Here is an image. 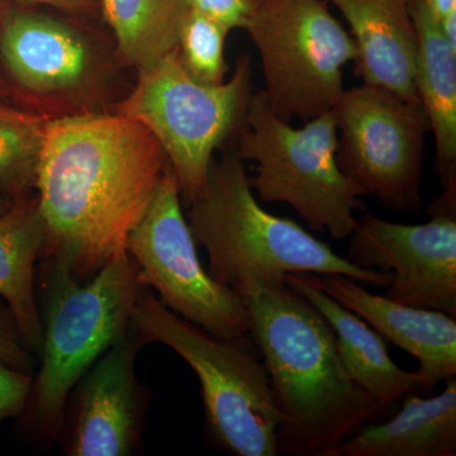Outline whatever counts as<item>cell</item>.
Masks as SVG:
<instances>
[{
  "instance_id": "6da1fadb",
  "label": "cell",
  "mask_w": 456,
  "mask_h": 456,
  "mask_svg": "<svg viewBox=\"0 0 456 456\" xmlns=\"http://www.w3.org/2000/svg\"><path fill=\"white\" fill-rule=\"evenodd\" d=\"M169 160L152 132L122 114L50 119L38 167L46 228L41 259L86 281L127 253Z\"/></svg>"
},
{
  "instance_id": "7a4b0ae2",
  "label": "cell",
  "mask_w": 456,
  "mask_h": 456,
  "mask_svg": "<svg viewBox=\"0 0 456 456\" xmlns=\"http://www.w3.org/2000/svg\"><path fill=\"white\" fill-rule=\"evenodd\" d=\"M274 395L278 455L330 456L384 413L350 377L325 317L285 281L233 284Z\"/></svg>"
},
{
  "instance_id": "3957f363",
  "label": "cell",
  "mask_w": 456,
  "mask_h": 456,
  "mask_svg": "<svg viewBox=\"0 0 456 456\" xmlns=\"http://www.w3.org/2000/svg\"><path fill=\"white\" fill-rule=\"evenodd\" d=\"M189 204V226L208 255L209 275L232 287L241 279L284 281L293 273L341 274L388 287L393 273L365 270L332 250L297 222L260 206L235 147L213 159L206 187Z\"/></svg>"
},
{
  "instance_id": "277c9868",
  "label": "cell",
  "mask_w": 456,
  "mask_h": 456,
  "mask_svg": "<svg viewBox=\"0 0 456 456\" xmlns=\"http://www.w3.org/2000/svg\"><path fill=\"white\" fill-rule=\"evenodd\" d=\"M44 281L41 368L33 379V424L55 439L66 402L86 371L131 326V312L143 288L130 256L110 261L86 281L46 261Z\"/></svg>"
},
{
  "instance_id": "5b68a950",
  "label": "cell",
  "mask_w": 456,
  "mask_h": 456,
  "mask_svg": "<svg viewBox=\"0 0 456 456\" xmlns=\"http://www.w3.org/2000/svg\"><path fill=\"white\" fill-rule=\"evenodd\" d=\"M131 325L145 342H158L193 369L200 379L207 430L237 456H277L279 417L269 375L253 335L218 338L174 314L143 288Z\"/></svg>"
},
{
  "instance_id": "8992f818",
  "label": "cell",
  "mask_w": 456,
  "mask_h": 456,
  "mask_svg": "<svg viewBox=\"0 0 456 456\" xmlns=\"http://www.w3.org/2000/svg\"><path fill=\"white\" fill-rule=\"evenodd\" d=\"M235 150L255 164L248 178L263 203H287L316 232L346 240L365 211L362 193L336 161L338 126L334 110L296 128L279 118L263 90L254 93Z\"/></svg>"
},
{
  "instance_id": "52a82bcc",
  "label": "cell",
  "mask_w": 456,
  "mask_h": 456,
  "mask_svg": "<svg viewBox=\"0 0 456 456\" xmlns=\"http://www.w3.org/2000/svg\"><path fill=\"white\" fill-rule=\"evenodd\" d=\"M253 94L250 55L237 60L228 82L204 84L189 73L176 47L140 71L136 86L114 113L152 132L189 203L206 187L216 150L244 126Z\"/></svg>"
},
{
  "instance_id": "ba28073f",
  "label": "cell",
  "mask_w": 456,
  "mask_h": 456,
  "mask_svg": "<svg viewBox=\"0 0 456 456\" xmlns=\"http://www.w3.org/2000/svg\"><path fill=\"white\" fill-rule=\"evenodd\" d=\"M259 53L264 95L283 121L334 110L356 46L322 0H259L248 23Z\"/></svg>"
},
{
  "instance_id": "9c48e42d",
  "label": "cell",
  "mask_w": 456,
  "mask_h": 456,
  "mask_svg": "<svg viewBox=\"0 0 456 456\" xmlns=\"http://www.w3.org/2000/svg\"><path fill=\"white\" fill-rule=\"evenodd\" d=\"M332 110L342 174L362 196L377 197L387 208L422 209L425 137L430 128L421 104L362 84L345 89Z\"/></svg>"
},
{
  "instance_id": "30bf717a",
  "label": "cell",
  "mask_w": 456,
  "mask_h": 456,
  "mask_svg": "<svg viewBox=\"0 0 456 456\" xmlns=\"http://www.w3.org/2000/svg\"><path fill=\"white\" fill-rule=\"evenodd\" d=\"M171 167L165 170L154 200L127 240V253L147 288H154L165 307L218 338L250 334L245 302L204 269L180 203Z\"/></svg>"
},
{
  "instance_id": "8fae6325",
  "label": "cell",
  "mask_w": 456,
  "mask_h": 456,
  "mask_svg": "<svg viewBox=\"0 0 456 456\" xmlns=\"http://www.w3.org/2000/svg\"><path fill=\"white\" fill-rule=\"evenodd\" d=\"M402 224L365 213L349 237L346 259L360 269L393 273L387 298L456 317V211Z\"/></svg>"
},
{
  "instance_id": "7c38bea8",
  "label": "cell",
  "mask_w": 456,
  "mask_h": 456,
  "mask_svg": "<svg viewBox=\"0 0 456 456\" xmlns=\"http://www.w3.org/2000/svg\"><path fill=\"white\" fill-rule=\"evenodd\" d=\"M0 57L23 92L46 101L84 99L102 77L97 51L83 32L32 12H11L3 20Z\"/></svg>"
},
{
  "instance_id": "4fadbf2b",
  "label": "cell",
  "mask_w": 456,
  "mask_h": 456,
  "mask_svg": "<svg viewBox=\"0 0 456 456\" xmlns=\"http://www.w3.org/2000/svg\"><path fill=\"white\" fill-rule=\"evenodd\" d=\"M145 344L132 325L84 375L66 452L127 456L136 452L142 426V392L134 362Z\"/></svg>"
},
{
  "instance_id": "5bb4252c",
  "label": "cell",
  "mask_w": 456,
  "mask_h": 456,
  "mask_svg": "<svg viewBox=\"0 0 456 456\" xmlns=\"http://www.w3.org/2000/svg\"><path fill=\"white\" fill-rule=\"evenodd\" d=\"M308 275L327 296L358 314L378 334L416 359L422 393L432 391L441 380L455 377V317L377 296L346 275Z\"/></svg>"
},
{
  "instance_id": "9a60e30c",
  "label": "cell",
  "mask_w": 456,
  "mask_h": 456,
  "mask_svg": "<svg viewBox=\"0 0 456 456\" xmlns=\"http://www.w3.org/2000/svg\"><path fill=\"white\" fill-rule=\"evenodd\" d=\"M349 23L362 83L419 103L415 75L417 35L412 0H330Z\"/></svg>"
},
{
  "instance_id": "2e32d148",
  "label": "cell",
  "mask_w": 456,
  "mask_h": 456,
  "mask_svg": "<svg viewBox=\"0 0 456 456\" xmlns=\"http://www.w3.org/2000/svg\"><path fill=\"white\" fill-rule=\"evenodd\" d=\"M284 281L325 317L336 336L347 373L383 411H388L404 395L421 392L419 375L403 370L393 362L383 336L358 314L327 296L314 284L308 273L287 274Z\"/></svg>"
},
{
  "instance_id": "e0dca14e",
  "label": "cell",
  "mask_w": 456,
  "mask_h": 456,
  "mask_svg": "<svg viewBox=\"0 0 456 456\" xmlns=\"http://www.w3.org/2000/svg\"><path fill=\"white\" fill-rule=\"evenodd\" d=\"M388 421L365 425L330 456H455L456 378L430 398L404 395Z\"/></svg>"
},
{
  "instance_id": "ac0fdd59",
  "label": "cell",
  "mask_w": 456,
  "mask_h": 456,
  "mask_svg": "<svg viewBox=\"0 0 456 456\" xmlns=\"http://www.w3.org/2000/svg\"><path fill=\"white\" fill-rule=\"evenodd\" d=\"M417 35L415 86L436 147L441 187L456 182V49L425 0L411 2Z\"/></svg>"
},
{
  "instance_id": "d6986e66",
  "label": "cell",
  "mask_w": 456,
  "mask_h": 456,
  "mask_svg": "<svg viewBox=\"0 0 456 456\" xmlns=\"http://www.w3.org/2000/svg\"><path fill=\"white\" fill-rule=\"evenodd\" d=\"M46 246L37 200H13L0 216V297L27 349L40 356L42 321L35 293L36 263Z\"/></svg>"
},
{
  "instance_id": "ffe728a7",
  "label": "cell",
  "mask_w": 456,
  "mask_h": 456,
  "mask_svg": "<svg viewBox=\"0 0 456 456\" xmlns=\"http://www.w3.org/2000/svg\"><path fill=\"white\" fill-rule=\"evenodd\" d=\"M126 65L143 71L178 47L185 0H102Z\"/></svg>"
},
{
  "instance_id": "44dd1931",
  "label": "cell",
  "mask_w": 456,
  "mask_h": 456,
  "mask_svg": "<svg viewBox=\"0 0 456 456\" xmlns=\"http://www.w3.org/2000/svg\"><path fill=\"white\" fill-rule=\"evenodd\" d=\"M50 118L0 104V197L17 200L37 184Z\"/></svg>"
},
{
  "instance_id": "7402d4cb",
  "label": "cell",
  "mask_w": 456,
  "mask_h": 456,
  "mask_svg": "<svg viewBox=\"0 0 456 456\" xmlns=\"http://www.w3.org/2000/svg\"><path fill=\"white\" fill-rule=\"evenodd\" d=\"M230 32L221 23L189 9L180 32L178 51L189 73L200 82H224V45Z\"/></svg>"
},
{
  "instance_id": "603a6c76",
  "label": "cell",
  "mask_w": 456,
  "mask_h": 456,
  "mask_svg": "<svg viewBox=\"0 0 456 456\" xmlns=\"http://www.w3.org/2000/svg\"><path fill=\"white\" fill-rule=\"evenodd\" d=\"M189 9L211 18L230 31L246 29L259 0H185Z\"/></svg>"
},
{
  "instance_id": "cb8c5ba5",
  "label": "cell",
  "mask_w": 456,
  "mask_h": 456,
  "mask_svg": "<svg viewBox=\"0 0 456 456\" xmlns=\"http://www.w3.org/2000/svg\"><path fill=\"white\" fill-rule=\"evenodd\" d=\"M33 378L0 360V422L20 415L31 395Z\"/></svg>"
},
{
  "instance_id": "d4e9b609",
  "label": "cell",
  "mask_w": 456,
  "mask_h": 456,
  "mask_svg": "<svg viewBox=\"0 0 456 456\" xmlns=\"http://www.w3.org/2000/svg\"><path fill=\"white\" fill-rule=\"evenodd\" d=\"M14 329L0 317V360L9 367L29 373L37 362Z\"/></svg>"
},
{
  "instance_id": "484cf974",
  "label": "cell",
  "mask_w": 456,
  "mask_h": 456,
  "mask_svg": "<svg viewBox=\"0 0 456 456\" xmlns=\"http://www.w3.org/2000/svg\"><path fill=\"white\" fill-rule=\"evenodd\" d=\"M20 2L46 4L61 11L70 12V13H89L95 8V0H20Z\"/></svg>"
},
{
  "instance_id": "4316f807",
  "label": "cell",
  "mask_w": 456,
  "mask_h": 456,
  "mask_svg": "<svg viewBox=\"0 0 456 456\" xmlns=\"http://www.w3.org/2000/svg\"><path fill=\"white\" fill-rule=\"evenodd\" d=\"M437 20H439L440 29L443 32L444 37L456 49V11Z\"/></svg>"
},
{
  "instance_id": "83f0119b",
  "label": "cell",
  "mask_w": 456,
  "mask_h": 456,
  "mask_svg": "<svg viewBox=\"0 0 456 456\" xmlns=\"http://www.w3.org/2000/svg\"><path fill=\"white\" fill-rule=\"evenodd\" d=\"M425 2L437 20L456 11V0H425Z\"/></svg>"
},
{
  "instance_id": "f1b7e54d",
  "label": "cell",
  "mask_w": 456,
  "mask_h": 456,
  "mask_svg": "<svg viewBox=\"0 0 456 456\" xmlns=\"http://www.w3.org/2000/svg\"><path fill=\"white\" fill-rule=\"evenodd\" d=\"M12 204H13V200L0 197V216H2L3 213L7 212L8 209L11 208Z\"/></svg>"
}]
</instances>
